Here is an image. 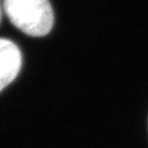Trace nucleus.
Wrapping results in <instances>:
<instances>
[{
	"label": "nucleus",
	"mask_w": 148,
	"mask_h": 148,
	"mask_svg": "<svg viewBox=\"0 0 148 148\" xmlns=\"http://www.w3.org/2000/svg\"><path fill=\"white\" fill-rule=\"evenodd\" d=\"M22 66L19 47L7 38H0V91L16 78Z\"/></svg>",
	"instance_id": "f03ea898"
},
{
	"label": "nucleus",
	"mask_w": 148,
	"mask_h": 148,
	"mask_svg": "<svg viewBox=\"0 0 148 148\" xmlns=\"http://www.w3.org/2000/svg\"><path fill=\"white\" fill-rule=\"evenodd\" d=\"M0 20H1V7H0Z\"/></svg>",
	"instance_id": "7ed1b4c3"
},
{
	"label": "nucleus",
	"mask_w": 148,
	"mask_h": 148,
	"mask_svg": "<svg viewBox=\"0 0 148 148\" xmlns=\"http://www.w3.org/2000/svg\"><path fill=\"white\" fill-rule=\"evenodd\" d=\"M3 9L11 23L31 36L49 33L54 24V12L48 0H3Z\"/></svg>",
	"instance_id": "f257e3e1"
}]
</instances>
